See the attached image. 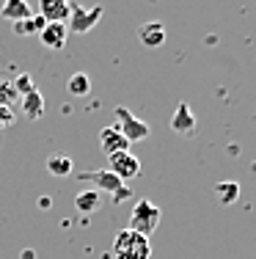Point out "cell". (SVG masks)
I'll return each instance as SVG.
<instances>
[{"instance_id": "obj_17", "label": "cell", "mask_w": 256, "mask_h": 259, "mask_svg": "<svg viewBox=\"0 0 256 259\" xmlns=\"http://www.w3.org/2000/svg\"><path fill=\"white\" fill-rule=\"evenodd\" d=\"M218 199H221V204H234L237 199H240V185L237 182H221L215 188Z\"/></svg>"}, {"instance_id": "obj_5", "label": "cell", "mask_w": 256, "mask_h": 259, "mask_svg": "<svg viewBox=\"0 0 256 259\" xmlns=\"http://www.w3.org/2000/svg\"><path fill=\"white\" fill-rule=\"evenodd\" d=\"M116 119H119V133L124 135L130 144H135V141H143L146 135H149V124L141 119H135V116L130 113L127 108H116Z\"/></svg>"}, {"instance_id": "obj_1", "label": "cell", "mask_w": 256, "mask_h": 259, "mask_svg": "<svg viewBox=\"0 0 256 259\" xmlns=\"http://www.w3.org/2000/svg\"><path fill=\"white\" fill-rule=\"evenodd\" d=\"M113 256L116 259H149L151 256L149 237H143V234L132 229H121L113 240Z\"/></svg>"}, {"instance_id": "obj_9", "label": "cell", "mask_w": 256, "mask_h": 259, "mask_svg": "<svg viewBox=\"0 0 256 259\" xmlns=\"http://www.w3.org/2000/svg\"><path fill=\"white\" fill-rule=\"evenodd\" d=\"M99 146L105 149V155L111 157V155H116V152H127V149H130V141H127L116 127H105L99 133Z\"/></svg>"}, {"instance_id": "obj_11", "label": "cell", "mask_w": 256, "mask_h": 259, "mask_svg": "<svg viewBox=\"0 0 256 259\" xmlns=\"http://www.w3.org/2000/svg\"><path fill=\"white\" fill-rule=\"evenodd\" d=\"M138 39L143 41V47H160L166 41V25L163 22H146V25L138 28Z\"/></svg>"}, {"instance_id": "obj_10", "label": "cell", "mask_w": 256, "mask_h": 259, "mask_svg": "<svg viewBox=\"0 0 256 259\" xmlns=\"http://www.w3.org/2000/svg\"><path fill=\"white\" fill-rule=\"evenodd\" d=\"M0 17L9 20V22H22V20H28V17H33V11H30L28 0H3Z\"/></svg>"}, {"instance_id": "obj_14", "label": "cell", "mask_w": 256, "mask_h": 259, "mask_svg": "<svg viewBox=\"0 0 256 259\" xmlns=\"http://www.w3.org/2000/svg\"><path fill=\"white\" fill-rule=\"evenodd\" d=\"M99 204H102L99 190H83V193L75 196V207L80 212H94V209H99Z\"/></svg>"}, {"instance_id": "obj_19", "label": "cell", "mask_w": 256, "mask_h": 259, "mask_svg": "<svg viewBox=\"0 0 256 259\" xmlns=\"http://www.w3.org/2000/svg\"><path fill=\"white\" fill-rule=\"evenodd\" d=\"M11 85H14V91H17V94H22V97H25V94H30V91H36L33 80H30L28 75H20V77L14 80V83H11Z\"/></svg>"}, {"instance_id": "obj_2", "label": "cell", "mask_w": 256, "mask_h": 259, "mask_svg": "<svg viewBox=\"0 0 256 259\" xmlns=\"http://www.w3.org/2000/svg\"><path fill=\"white\" fill-rule=\"evenodd\" d=\"M160 218H163L160 207H157L155 201H149V199H141L135 207H132L130 229L138 232V234H143V237H149V234L155 232L157 226H160Z\"/></svg>"}, {"instance_id": "obj_22", "label": "cell", "mask_w": 256, "mask_h": 259, "mask_svg": "<svg viewBox=\"0 0 256 259\" xmlns=\"http://www.w3.org/2000/svg\"><path fill=\"white\" fill-rule=\"evenodd\" d=\"M39 207H41V209L50 207V196H41V199H39Z\"/></svg>"}, {"instance_id": "obj_3", "label": "cell", "mask_w": 256, "mask_h": 259, "mask_svg": "<svg viewBox=\"0 0 256 259\" xmlns=\"http://www.w3.org/2000/svg\"><path fill=\"white\" fill-rule=\"evenodd\" d=\"M105 9L102 6H94V9H80V6H72L69 9V20H66V28L75 30V33H88L96 22L102 20Z\"/></svg>"}, {"instance_id": "obj_23", "label": "cell", "mask_w": 256, "mask_h": 259, "mask_svg": "<svg viewBox=\"0 0 256 259\" xmlns=\"http://www.w3.org/2000/svg\"><path fill=\"white\" fill-rule=\"evenodd\" d=\"M22 259H36V251H22Z\"/></svg>"}, {"instance_id": "obj_6", "label": "cell", "mask_w": 256, "mask_h": 259, "mask_svg": "<svg viewBox=\"0 0 256 259\" xmlns=\"http://www.w3.org/2000/svg\"><path fill=\"white\" fill-rule=\"evenodd\" d=\"M171 130L179 133V135H187V138L196 133V116H193V110H190V105H187V102L176 105V113L171 116Z\"/></svg>"}, {"instance_id": "obj_8", "label": "cell", "mask_w": 256, "mask_h": 259, "mask_svg": "<svg viewBox=\"0 0 256 259\" xmlns=\"http://www.w3.org/2000/svg\"><path fill=\"white\" fill-rule=\"evenodd\" d=\"M69 0H39V14L47 22H66L69 20Z\"/></svg>"}, {"instance_id": "obj_13", "label": "cell", "mask_w": 256, "mask_h": 259, "mask_svg": "<svg viewBox=\"0 0 256 259\" xmlns=\"http://www.w3.org/2000/svg\"><path fill=\"white\" fill-rule=\"evenodd\" d=\"M22 113H25L28 119H41V113H44V97H41L39 89L22 97Z\"/></svg>"}, {"instance_id": "obj_18", "label": "cell", "mask_w": 256, "mask_h": 259, "mask_svg": "<svg viewBox=\"0 0 256 259\" xmlns=\"http://www.w3.org/2000/svg\"><path fill=\"white\" fill-rule=\"evenodd\" d=\"M69 94L72 97H85L91 91V80H88V75H83V72H77V75H72L69 77Z\"/></svg>"}, {"instance_id": "obj_4", "label": "cell", "mask_w": 256, "mask_h": 259, "mask_svg": "<svg viewBox=\"0 0 256 259\" xmlns=\"http://www.w3.org/2000/svg\"><path fill=\"white\" fill-rule=\"evenodd\" d=\"M111 160V174H116L121 182H130V180H135L138 174H141V160H138L135 155H132L130 149L127 152H116V155L108 157Z\"/></svg>"}, {"instance_id": "obj_20", "label": "cell", "mask_w": 256, "mask_h": 259, "mask_svg": "<svg viewBox=\"0 0 256 259\" xmlns=\"http://www.w3.org/2000/svg\"><path fill=\"white\" fill-rule=\"evenodd\" d=\"M11 121H14V113L9 110V105H0V127L11 124Z\"/></svg>"}, {"instance_id": "obj_12", "label": "cell", "mask_w": 256, "mask_h": 259, "mask_svg": "<svg viewBox=\"0 0 256 259\" xmlns=\"http://www.w3.org/2000/svg\"><path fill=\"white\" fill-rule=\"evenodd\" d=\"M83 180H91L99 185V190H108V193H119L121 188H124L127 182H121L116 174H111V171H85V174H80Z\"/></svg>"}, {"instance_id": "obj_16", "label": "cell", "mask_w": 256, "mask_h": 259, "mask_svg": "<svg viewBox=\"0 0 256 259\" xmlns=\"http://www.w3.org/2000/svg\"><path fill=\"white\" fill-rule=\"evenodd\" d=\"M47 25V20L41 14H33V17H28V20H22V22H14V33H20V36H28V33H41Z\"/></svg>"}, {"instance_id": "obj_21", "label": "cell", "mask_w": 256, "mask_h": 259, "mask_svg": "<svg viewBox=\"0 0 256 259\" xmlns=\"http://www.w3.org/2000/svg\"><path fill=\"white\" fill-rule=\"evenodd\" d=\"M130 196H132V190H130V185H124V188H121V190H119V193H113V199H116V201H121V199H130Z\"/></svg>"}, {"instance_id": "obj_15", "label": "cell", "mask_w": 256, "mask_h": 259, "mask_svg": "<svg viewBox=\"0 0 256 259\" xmlns=\"http://www.w3.org/2000/svg\"><path fill=\"white\" fill-rule=\"evenodd\" d=\"M47 171H50L53 177H69L72 171H75V165H72V157L53 155V157H47Z\"/></svg>"}, {"instance_id": "obj_7", "label": "cell", "mask_w": 256, "mask_h": 259, "mask_svg": "<svg viewBox=\"0 0 256 259\" xmlns=\"http://www.w3.org/2000/svg\"><path fill=\"white\" fill-rule=\"evenodd\" d=\"M66 36H69L66 22H47L44 30L39 33V39H41V45L50 47V50H61V47L66 45Z\"/></svg>"}]
</instances>
